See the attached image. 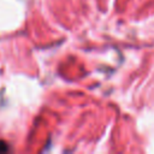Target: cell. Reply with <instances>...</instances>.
<instances>
[{
    "instance_id": "6da1fadb",
    "label": "cell",
    "mask_w": 154,
    "mask_h": 154,
    "mask_svg": "<svg viewBox=\"0 0 154 154\" xmlns=\"http://www.w3.org/2000/svg\"><path fill=\"white\" fill-rule=\"evenodd\" d=\"M5 150H7V146H6V143L0 141V152H5Z\"/></svg>"
}]
</instances>
